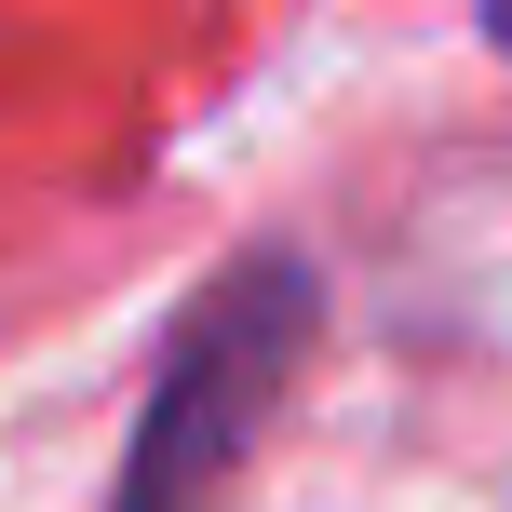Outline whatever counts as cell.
Returning a JSON list of instances; mask_svg holds the SVG:
<instances>
[{"mask_svg": "<svg viewBox=\"0 0 512 512\" xmlns=\"http://www.w3.org/2000/svg\"><path fill=\"white\" fill-rule=\"evenodd\" d=\"M297 337H310V270H297V256H243V270L189 310L176 364H162V391H149V432H135L122 512H203L216 472L243 459V432L270 418Z\"/></svg>", "mask_w": 512, "mask_h": 512, "instance_id": "obj_1", "label": "cell"}, {"mask_svg": "<svg viewBox=\"0 0 512 512\" xmlns=\"http://www.w3.org/2000/svg\"><path fill=\"white\" fill-rule=\"evenodd\" d=\"M486 27H499V54H512V0H486Z\"/></svg>", "mask_w": 512, "mask_h": 512, "instance_id": "obj_2", "label": "cell"}]
</instances>
